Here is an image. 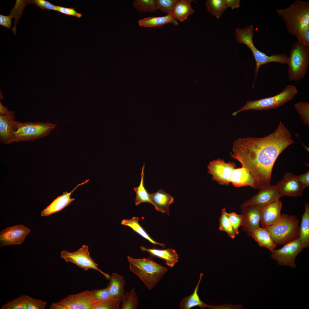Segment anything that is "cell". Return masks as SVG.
Masks as SVG:
<instances>
[{
	"label": "cell",
	"mask_w": 309,
	"mask_h": 309,
	"mask_svg": "<svg viewBox=\"0 0 309 309\" xmlns=\"http://www.w3.org/2000/svg\"><path fill=\"white\" fill-rule=\"evenodd\" d=\"M289 130L281 121L276 129L263 137L240 138L233 142L230 157L249 171L254 188L270 185L274 164L279 155L294 143Z\"/></svg>",
	"instance_id": "obj_1"
},
{
	"label": "cell",
	"mask_w": 309,
	"mask_h": 309,
	"mask_svg": "<svg viewBox=\"0 0 309 309\" xmlns=\"http://www.w3.org/2000/svg\"><path fill=\"white\" fill-rule=\"evenodd\" d=\"M286 25L287 31L295 36L309 26V2L295 1L288 7L276 10Z\"/></svg>",
	"instance_id": "obj_2"
},
{
	"label": "cell",
	"mask_w": 309,
	"mask_h": 309,
	"mask_svg": "<svg viewBox=\"0 0 309 309\" xmlns=\"http://www.w3.org/2000/svg\"><path fill=\"white\" fill-rule=\"evenodd\" d=\"M130 270L138 276L149 290L152 289L167 271L150 258L134 259L127 256Z\"/></svg>",
	"instance_id": "obj_3"
},
{
	"label": "cell",
	"mask_w": 309,
	"mask_h": 309,
	"mask_svg": "<svg viewBox=\"0 0 309 309\" xmlns=\"http://www.w3.org/2000/svg\"><path fill=\"white\" fill-rule=\"evenodd\" d=\"M254 27L251 24L243 29L236 28L235 37L239 43L245 45L251 51L255 62V79L252 87H254L255 79L259 69L262 65L275 62L281 64H288V57L285 54H276L268 56L259 51L255 46L253 42Z\"/></svg>",
	"instance_id": "obj_4"
},
{
	"label": "cell",
	"mask_w": 309,
	"mask_h": 309,
	"mask_svg": "<svg viewBox=\"0 0 309 309\" xmlns=\"http://www.w3.org/2000/svg\"><path fill=\"white\" fill-rule=\"evenodd\" d=\"M56 125L50 122L22 123L14 120L10 128V144L13 142L32 141L46 136Z\"/></svg>",
	"instance_id": "obj_5"
},
{
	"label": "cell",
	"mask_w": 309,
	"mask_h": 309,
	"mask_svg": "<svg viewBox=\"0 0 309 309\" xmlns=\"http://www.w3.org/2000/svg\"><path fill=\"white\" fill-rule=\"evenodd\" d=\"M299 224L295 216L282 214L276 222L264 228L276 245H283L299 237Z\"/></svg>",
	"instance_id": "obj_6"
},
{
	"label": "cell",
	"mask_w": 309,
	"mask_h": 309,
	"mask_svg": "<svg viewBox=\"0 0 309 309\" xmlns=\"http://www.w3.org/2000/svg\"><path fill=\"white\" fill-rule=\"evenodd\" d=\"M289 80L298 82L306 74L309 65V47L298 41L292 45L288 64Z\"/></svg>",
	"instance_id": "obj_7"
},
{
	"label": "cell",
	"mask_w": 309,
	"mask_h": 309,
	"mask_svg": "<svg viewBox=\"0 0 309 309\" xmlns=\"http://www.w3.org/2000/svg\"><path fill=\"white\" fill-rule=\"evenodd\" d=\"M298 91L292 85H288L279 94L274 96L254 100H248L239 110L233 112V116L243 111L266 110L281 106L293 100Z\"/></svg>",
	"instance_id": "obj_8"
},
{
	"label": "cell",
	"mask_w": 309,
	"mask_h": 309,
	"mask_svg": "<svg viewBox=\"0 0 309 309\" xmlns=\"http://www.w3.org/2000/svg\"><path fill=\"white\" fill-rule=\"evenodd\" d=\"M285 244L281 248L271 251V257L276 261L278 265L294 268L296 267V257L305 247L299 237Z\"/></svg>",
	"instance_id": "obj_9"
},
{
	"label": "cell",
	"mask_w": 309,
	"mask_h": 309,
	"mask_svg": "<svg viewBox=\"0 0 309 309\" xmlns=\"http://www.w3.org/2000/svg\"><path fill=\"white\" fill-rule=\"evenodd\" d=\"M60 256L66 262L72 263L85 271L93 269L101 273L107 280H109L110 279V276L108 274L104 273L98 268V264L90 257L88 247L87 245H83L78 250L73 252L63 250L62 251Z\"/></svg>",
	"instance_id": "obj_10"
},
{
	"label": "cell",
	"mask_w": 309,
	"mask_h": 309,
	"mask_svg": "<svg viewBox=\"0 0 309 309\" xmlns=\"http://www.w3.org/2000/svg\"><path fill=\"white\" fill-rule=\"evenodd\" d=\"M96 302L91 296V291L86 290L70 294L56 303H52L50 309H92Z\"/></svg>",
	"instance_id": "obj_11"
},
{
	"label": "cell",
	"mask_w": 309,
	"mask_h": 309,
	"mask_svg": "<svg viewBox=\"0 0 309 309\" xmlns=\"http://www.w3.org/2000/svg\"><path fill=\"white\" fill-rule=\"evenodd\" d=\"M236 164L233 162H226L220 158L210 162L207 166L208 173L212 176V179L219 184L229 185Z\"/></svg>",
	"instance_id": "obj_12"
},
{
	"label": "cell",
	"mask_w": 309,
	"mask_h": 309,
	"mask_svg": "<svg viewBox=\"0 0 309 309\" xmlns=\"http://www.w3.org/2000/svg\"><path fill=\"white\" fill-rule=\"evenodd\" d=\"M257 194L244 202L241 205L242 208L248 206L255 205L262 208L264 206L279 200V195L276 185L270 184L260 189Z\"/></svg>",
	"instance_id": "obj_13"
},
{
	"label": "cell",
	"mask_w": 309,
	"mask_h": 309,
	"mask_svg": "<svg viewBox=\"0 0 309 309\" xmlns=\"http://www.w3.org/2000/svg\"><path fill=\"white\" fill-rule=\"evenodd\" d=\"M30 229L20 224L5 228L0 233V247L19 244L24 241Z\"/></svg>",
	"instance_id": "obj_14"
},
{
	"label": "cell",
	"mask_w": 309,
	"mask_h": 309,
	"mask_svg": "<svg viewBox=\"0 0 309 309\" xmlns=\"http://www.w3.org/2000/svg\"><path fill=\"white\" fill-rule=\"evenodd\" d=\"M243 217L242 228L248 235L260 227L262 208L255 205H250L241 208Z\"/></svg>",
	"instance_id": "obj_15"
},
{
	"label": "cell",
	"mask_w": 309,
	"mask_h": 309,
	"mask_svg": "<svg viewBox=\"0 0 309 309\" xmlns=\"http://www.w3.org/2000/svg\"><path fill=\"white\" fill-rule=\"evenodd\" d=\"M276 186L281 197L300 196L302 195L304 189L299 183L297 176L291 173L285 174Z\"/></svg>",
	"instance_id": "obj_16"
},
{
	"label": "cell",
	"mask_w": 309,
	"mask_h": 309,
	"mask_svg": "<svg viewBox=\"0 0 309 309\" xmlns=\"http://www.w3.org/2000/svg\"><path fill=\"white\" fill-rule=\"evenodd\" d=\"M15 116L13 111H9L0 102V140L5 144H10V128Z\"/></svg>",
	"instance_id": "obj_17"
},
{
	"label": "cell",
	"mask_w": 309,
	"mask_h": 309,
	"mask_svg": "<svg viewBox=\"0 0 309 309\" xmlns=\"http://www.w3.org/2000/svg\"><path fill=\"white\" fill-rule=\"evenodd\" d=\"M282 203L279 200L262 208L260 223L265 228L276 222L281 215Z\"/></svg>",
	"instance_id": "obj_18"
},
{
	"label": "cell",
	"mask_w": 309,
	"mask_h": 309,
	"mask_svg": "<svg viewBox=\"0 0 309 309\" xmlns=\"http://www.w3.org/2000/svg\"><path fill=\"white\" fill-rule=\"evenodd\" d=\"M89 179L77 185L71 192H64L61 195L58 196L56 199L41 212L42 216H46L59 212L68 205L75 200L74 198H71L72 193L79 186L86 183Z\"/></svg>",
	"instance_id": "obj_19"
},
{
	"label": "cell",
	"mask_w": 309,
	"mask_h": 309,
	"mask_svg": "<svg viewBox=\"0 0 309 309\" xmlns=\"http://www.w3.org/2000/svg\"><path fill=\"white\" fill-rule=\"evenodd\" d=\"M203 276V274L200 273L199 280L193 293L190 296L185 298L181 301L180 304V309H189L197 306H198L202 309L206 308L213 309H223V305L218 306L208 305L205 304L201 300L198 294V291Z\"/></svg>",
	"instance_id": "obj_20"
},
{
	"label": "cell",
	"mask_w": 309,
	"mask_h": 309,
	"mask_svg": "<svg viewBox=\"0 0 309 309\" xmlns=\"http://www.w3.org/2000/svg\"><path fill=\"white\" fill-rule=\"evenodd\" d=\"M150 196L151 204L158 211L169 215V206L174 201L172 197L161 189L150 194Z\"/></svg>",
	"instance_id": "obj_21"
},
{
	"label": "cell",
	"mask_w": 309,
	"mask_h": 309,
	"mask_svg": "<svg viewBox=\"0 0 309 309\" xmlns=\"http://www.w3.org/2000/svg\"><path fill=\"white\" fill-rule=\"evenodd\" d=\"M230 183L235 187L245 186H249L253 188L254 187V181L252 176L247 169L243 167L233 170Z\"/></svg>",
	"instance_id": "obj_22"
},
{
	"label": "cell",
	"mask_w": 309,
	"mask_h": 309,
	"mask_svg": "<svg viewBox=\"0 0 309 309\" xmlns=\"http://www.w3.org/2000/svg\"><path fill=\"white\" fill-rule=\"evenodd\" d=\"M141 251L148 252L152 256L156 257L165 261L166 264L173 267L178 262V256L176 251L170 248L160 249L155 248H147L140 246Z\"/></svg>",
	"instance_id": "obj_23"
},
{
	"label": "cell",
	"mask_w": 309,
	"mask_h": 309,
	"mask_svg": "<svg viewBox=\"0 0 309 309\" xmlns=\"http://www.w3.org/2000/svg\"><path fill=\"white\" fill-rule=\"evenodd\" d=\"M107 287L110 293L111 298L120 300L125 294L124 287L125 281L123 277L115 273H112L110 276Z\"/></svg>",
	"instance_id": "obj_24"
},
{
	"label": "cell",
	"mask_w": 309,
	"mask_h": 309,
	"mask_svg": "<svg viewBox=\"0 0 309 309\" xmlns=\"http://www.w3.org/2000/svg\"><path fill=\"white\" fill-rule=\"evenodd\" d=\"M192 0H178L174 5L171 13L174 18L180 21L186 20L189 15L194 12L191 7V2Z\"/></svg>",
	"instance_id": "obj_25"
},
{
	"label": "cell",
	"mask_w": 309,
	"mask_h": 309,
	"mask_svg": "<svg viewBox=\"0 0 309 309\" xmlns=\"http://www.w3.org/2000/svg\"><path fill=\"white\" fill-rule=\"evenodd\" d=\"M169 23H172L175 25H178L171 13L164 16L145 17L138 21L140 26L148 27H161Z\"/></svg>",
	"instance_id": "obj_26"
},
{
	"label": "cell",
	"mask_w": 309,
	"mask_h": 309,
	"mask_svg": "<svg viewBox=\"0 0 309 309\" xmlns=\"http://www.w3.org/2000/svg\"><path fill=\"white\" fill-rule=\"evenodd\" d=\"M260 246L265 247L271 251L274 249L276 245L270 234L265 228L260 227L251 235Z\"/></svg>",
	"instance_id": "obj_27"
},
{
	"label": "cell",
	"mask_w": 309,
	"mask_h": 309,
	"mask_svg": "<svg viewBox=\"0 0 309 309\" xmlns=\"http://www.w3.org/2000/svg\"><path fill=\"white\" fill-rule=\"evenodd\" d=\"M140 219L138 217H134L130 219H124L121 222L122 225L128 226L143 238L148 240L151 243L159 245L165 247V244L158 243L152 239L138 223Z\"/></svg>",
	"instance_id": "obj_28"
},
{
	"label": "cell",
	"mask_w": 309,
	"mask_h": 309,
	"mask_svg": "<svg viewBox=\"0 0 309 309\" xmlns=\"http://www.w3.org/2000/svg\"><path fill=\"white\" fill-rule=\"evenodd\" d=\"M305 211L302 217L299 238L305 248L309 246V205L305 204Z\"/></svg>",
	"instance_id": "obj_29"
},
{
	"label": "cell",
	"mask_w": 309,
	"mask_h": 309,
	"mask_svg": "<svg viewBox=\"0 0 309 309\" xmlns=\"http://www.w3.org/2000/svg\"><path fill=\"white\" fill-rule=\"evenodd\" d=\"M145 166V165L144 164L142 167L140 184L138 187L134 188L136 195L135 204L136 206L142 203L148 202L151 204L152 203L150 194L147 191L144 185Z\"/></svg>",
	"instance_id": "obj_30"
},
{
	"label": "cell",
	"mask_w": 309,
	"mask_h": 309,
	"mask_svg": "<svg viewBox=\"0 0 309 309\" xmlns=\"http://www.w3.org/2000/svg\"><path fill=\"white\" fill-rule=\"evenodd\" d=\"M32 298L21 295L3 305L1 309H30Z\"/></svg>",
	"instance_id": "obj_31"
},
{
	"label": "cell",
	"mask_w": 309,
	"mask_h": 309,
	"mask_svg": "<svg viewBox=\"0 0 309 309\" xmlns=\"http://www.w3.org/2000/svg\"><path fill=\"white\" fill-rule=\"evenodd\" d=\"M205 3L207 11L217 19L221 17L227 7L225 0H207Z\"/></svg>",
	"instance_id": "obj_32"
},
{
	"label": "cell",
	"mask_w": 309,
	"mask_h": 309,
	"mask_svg": "<svg viewBox=\"0 0 309 309\" xmlns=\"http://www.w3.org/2000/svg\"><path fill=\"white\" fill-rule=\"evenodd\" d=\"M121 302V309H138V299L134 289L133 288L127 292L122 297Z\"/></svg>",
	"instance_id": "obj_33"
},
{
	"label": "cell",
	"mask_w": 309,
	"mask_h": 309,
	"mask_svg": "<svg viewBox=\"0 0 309 309\" xmlns=\"http://www.w3.org/2000/svg\"><path fill=\"white\" fill-rule=\"evenodd\" d=\"M133 5L137 11L141 13L154 12L157 9L154 0H134Z\"/></svg>",
	"instance_id": "obj_34"
},
{
	"label": "cell",
	"mask_w": 309,
	"mask_h": 309,
	"mask_svg": "<svg viewBox=\"0 0 309 309\" xmlns=\"http://www.w3.org/2000/svg\"><path fill=\"white\" fill-rule=\"evenodd\" d=\"M226 213L225 208L222 209L221 216L219 219L220 223L219 229L226 232L229 237L234 239L235 237V234L227 216Z\"/></svg>",
	"instance_id": "obj_35"
},
{
	"label": "cell",
	"mask_w": 309,
	"mask_h": 309,
	"mask_svg": "<svg viewBox=\"0 0 309 309\" xmlns=\"http://www.w3.org/2000/svg\"><path fill=\"white\" fill-rule=\"evenodd\" d=\"M294 108L299 114L304 123L309 126V103L300 102L295 103Z\"/></svg>",
	"instance_id": "obj_36"
},
{
	"label": "cell",
	"mask_w": 309,
	"mask_h": 309,
	"mask_svg": "<svg viewBox=\"0 0 309 309\" xmlns=\"http://www.w3.org/2000/svg\"><path fill=\"white\" fill-rule=\"evenodd\" d=\"M121 301L112 298L96 302L92 309H118Z\"/></svg>",
	"instance_id": "obj_37"
},
{
	"label": "cell",
	"mask_w": 309,
	"mask_h": 309,
	"mask_svg": "<svg viewBox=\"0 0 309 309\" xmlns=\"http://www.w3.org/2000/svg\"><path fill=\"white\" fill-rule=\"evenodd\" d=\"M235 235L239 234V229L242 225L243 217L241 215L237 214L235 212L226 213Z\"/></svg>",
	"instance_id": "obj_38"
},
{
	"label": "cell",
	"mask_w": 309,
	"mask_h": 309,
	"mask_svg": "<svg viewBox=\"0 0 309 309\" xmlns=\"http://www.w3.org/2000/svg\"><path fill=\"white\" fill-rule=\"evenodd\" d=\"M177 1L156 0L155 1L157 9L168 14L171 13L174 5Z\"/></svg>",
	"instance_id": "obj_39"
},
{
	"label": "cell",
	"mask_w": 309,
	"mask_h": 309,
	"mask_svg": "<svg viewBox=\"0 0 309 309\" xmlns=\"http://www.w3.org/2000/svg\"><path fill=\"white\" fill-rule=\"evenodd\" d=\"M93 299L96 302L111 298L108 287L100 289L93 290L91 291Z\"/></svg>",
	"instance_id": "obj_40"
},
{
	"label": "cell",
	"mask_w": 309,
	"mask_h": 309,
	"mask_svg": "<svg viewBox=\"0 0 309 309\" xmlns=\"http://www.w3.org/2000/svg\"><path fill=\"white\" fill-rule=\"evenodd\" d=\"M296 36L300 43L309 47V26L302 29L296 34Z\"/></svg>",
	"instance_id": "obj_41"
},
{
	"label": "cell",
	"mask_w": 309,
	"mask_h": 309,
	"mask_svg": "<svg viewBox=\"0 0 309 309\" xmlns=\"http://www.w3.org/2000/svg\"><path fill=\"white\" fill-rule=\"evenodd\" d=\"M55 11L66 15L74 16L78 18L82 16V14L77 12L73 8H67L59 6H56Z\"/></svg>",
	"instance_id": "obj_42"
},
{
	"label": "cell",
	"mask_w": 309,
	"mask_h": 309,
	"mask_svg": "<svg viewBox=\"0 0 309 309\" xmlns=\"http://www.w3.org/2000/svg\"><path fill=\"white\" fill-rule=\"evenodd\" d=\"M31 4H35L43 9L48 10H55L56 5L45 0H30Z\"/></svg>",
	"instance_id": "obj_43"
},
{
	"label": "cell",
	"mask_w": 309,
	"mask_h": 309,
	"mask_svg": "<svg viewBox=\"0 0 309 309\" xmlns=\"http://www.w3.org/2000/svg\"><path fill=\"white\" fill-rule=\"evenodd\" d=\"M298 180L302 187L304 189L309 186V172L297 176Z\"/></svg>",
	"instance_id": "obj_44"
},
{
	"label": "cell",
	"mask_w": 309,
	"mask_h": 309,
	"mask_svg": "<svg viewBox=\"0 0 309 309\" xmlns=\"http://www.w3.org/2000/svg\"><path fill=\"white\" fill-rule=\"evenodd\" d=\"M12 17L9 15H0V25L3 26L8 29H10L12 25Z\"/></svg>",
	"instance_id": "obj_45"
},
{
	"label": "cell",
	"mask_w": 309,
	"mask_h": 309,
	"mask_svg": "<svg viewBox=\"0 0 309 309\" xmlns=\"http://www.w3.org/2000/svg\"><path fill=\"white\" fill-rule=\"evenodd\" d=\"M225 1L227 7H230L232 9L240 7V0H225Z\"/></svg>",
	"instance_id": "obj_46"
}]
</instances>
